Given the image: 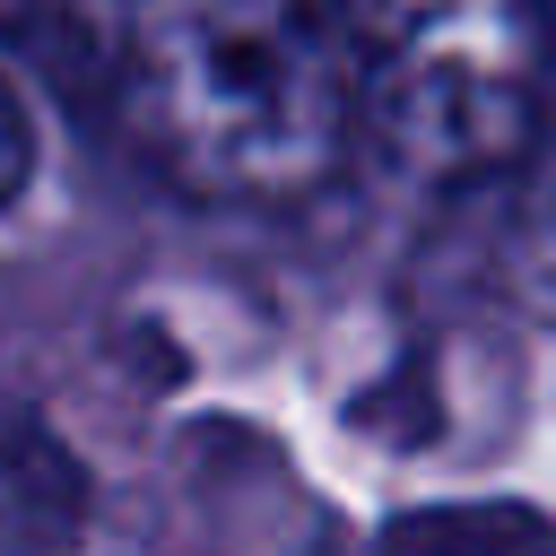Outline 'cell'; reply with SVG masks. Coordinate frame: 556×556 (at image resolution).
Here are the masks:
<instances>
[{
	"label": "cell",
	"instance_id": "1",
	"mask_svg": "<svg viewBox=\"0 0 556 556\" xmlns=\"http://www.w3.org/2000/svg\"><path fill=\"white\" fill-rule=\"evenodd\" d=\"M0 43L200 208L313 200L365 122L330 0H0Z\"/></svg>",
	"mask_w": 556,
	"mask_h": 556
},
{
	"label": "cell",
	"instance_id": "2",
	"mask_svg": "<svg viewBox=\"0 0 556 556\" xmlns=\"http://www.w3.org/2000/svg\"><path fill=\"white\" fill-rule=\"evenodd\" d=\"M365 130L434 182L521 165L556 87V0H330Z\"/></svg>",
	"mask_w": 556,
	"mask_h": 556
},
{
	"label": "cell",
	"instance_id": "3",
	"mask_svg": "<svg viewBox=\"0 0 556 556\" xmlns=\"http://www.w3.org/2000/svg\"><path fill=\"white\" fill-rule=\"evenodd\" d=\"M78 521H87L78 460L43 426L0 417V556H70Z\"/></svg>",
	"mask_w": 556,
	"mask_h": 556
},
{
	"label": "cell",
	"instance_id": "4",
	"mask_svg": "<svg viewBox=\"0 0 556 556\" xmlns=\"http://www.w3.org/2000/svg\"><path fill=\"white\" fill-rule=\"evenodd\" d=\"M26 174H35V130H26V104H17V87L0 70V208L26 191Z\"/></svg>",
	"mask_w": 556,
	"mask_h": 556
},
{
	"label": "cell",
	"instance_id": "5",
	"mask_svg": "<svg viewBox=\"0 0 556 556\" xmlns=\"http://www.w3.org/2000/svg\"><path fill=\"white\" fill-rule=\"evenodd\" d=\"M539 226H547V252H556V174H547V217Z\"/></svg>",
	"mask_w": 556,
	"mask_h": 556
}]
</instances>
